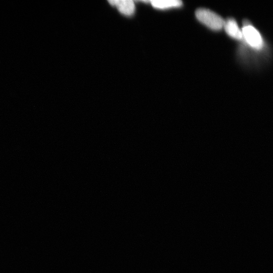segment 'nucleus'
<instances>
[{"label":"nucleus","instance_id":"f257e3e1","mask_svg":"<svg viewBox=\"0 0 273 273\" xmlns=\"http://www.w3.org/2000/svg\"><path fill=\"white\" fill-rule=\"evenodd\" d=\"M197 19L212 30L217 31L221 29L224 20L215 12L205 8H199L195 12Z\"/></svg>","mask_w":273,"mask_h":273},{"label":"nucleus","instance_id":"f03ea898","mask_svg":"<svg viewBox=\"0 0 273 273\" xmlns=\"http://www.w3.org/2000/svg\"><path fill=\"white\" fill-rule=\"evenodd\" d=\"M243 37L252 48L260 49L263 46V41L261 34L253 26L246 24L242 30Z\"/></svg>","mask_w":273,"mask_h":273},{"label":"nucleus","instance_id":"7ed1b4c3","mask_svg":"<svg viewBox=\"0 0 273 273\" xmlns=\"http://www.w3.org/2000/svg\"><path fill=\"white\" fill-rule=\"evenodd\" d=\"M110 4L115 6L118 10L126 16L132 15L135 11L134 3L132 0H111Z\"/></svg>","mask_w":273,"mask_h":273},{"label":"nucleus","instance_id":"20e7f679","mask_svg":"<svg viewBox=\"0 0 273 273\" xmlns=\"http://www.w3.org/2000/svg\"><path fill=\"white\" fill-rule=\"evenodd\" d=\"M223 27L226 33L230 37L237 40L242 39V31L240 29L236 20L233 18H229L225 20Z\"/></svg>","mask_w":273,"mask_h":273},{"label":"nucleus","instance_id":"39448f33","mask_svg":"<svg viewBox=\"0 0 273 273\" xmlns=\"http://www.w3.org/2000/svg\"><path fill=\"white\" fill-rule=\"evenodd\" d=\"M150 2L155 8L161 10L179 7L183 4L181 1L178 0H153Z\"/></svg>","mask_w":273,"mask_h":273}]
</instances>
